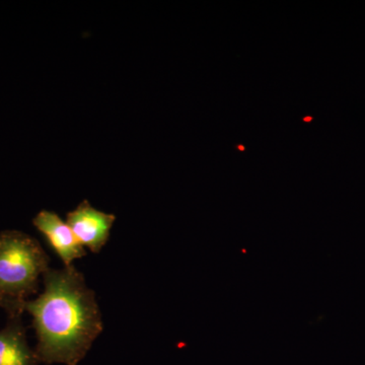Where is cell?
<instances>
[{
  "label": "cell",
  "mask_w": 365,
  "mask_h": 365,
  "mask_svg": "<svg viewBox=\"0 0 365 365\" xmlns=\"http://www.w3.org/2000/svg\"><path fill=\"white\" fill-rule=\"evenodd\" d=\"M116 216L103 212L83 200L67 215L66 222L71 227L79 244L93 253H98L108 242Z\"/></svg>",
  "instance_id": "3957f363"
},
{
  "label": "cell",
  "mask_w": 365,
  "mask_h": 365,
  "mask_svg": "<svg viewBox=\"0 0 365 365\" xmlns=\"http://www.w3.org/2000/svg\"><path fill=\"white\" fill-rule=\"evenodd\" d=\"M33 225L44 235L55 253L58 255L64 267L73 265L74 261L86 256L85 248L79 244L71 227L57 213L41 211L34 218Z\"/></svg>",
  "instance_id": "277c9868"
},
{
  "label": "cell",
  "mask_w": 365,
  "mask_h": 365,
  "mask_svg": "<svg viewBox=\"0 0 365 365\" xmlns=\"http://www.w3.org/2000/svg\"><path fill=\"white\" fill-rule=\"evenodd\" d=\"M49 258L37 240L19 230L0 232V309L21 318L29 297L37 292Z\"/></svg>",
  "instance_id": "7a4b0ae2"
},
{
  "label": "cell",
  "mask_w": 365,
  "mask_h": 365,
  "mask_svg": "<svg viewBox=\"0 0 365 365\" xmlns=\"http://www.w3.org/2000/svg\"><path fill=\"white\" fill-rule=\"evenodd\" d=\"M43 281L44 292L25 307L37 335L36 354L40 364L78 365L104 329L95 292L73 265L48 269Z\"/></svg>",
  "instance_id": "6da1fadb"
},
{
  "label": "cell",
  "mask_w": 365,
  "mask_h": 365,
  "mask_svg": "<svg viewBox=\"0 0 365 365\" xmlns=\"http://www.w3.org/2000/svg\"><path fill=\"white\" fill-rule=\"evenodd\" d=\"M35 349L26 341L21 318L9 319L6 328L0 330V365H38Z\"/></svg>",
  "instance_id": "5b68a950"
},
{
  "label": "cell",
  "mask_w": 365,
  "mask_h": 365,
  "mask_svg": "<svg viewBox=\"0 0 365 365\" xmlns=\"http://www.w3.org/2000/svg\"><path fill=\"white\" fill-rule=\"evenodd\" d=\"M239 148H240V150H245V148H242V146H239Z\"/></svg>",
  "instance_id": "52a82bcc"
},
{
  "label": "cell",
  "mask_w": 365,
  "mask_h": 365,
  "mask_svg": "<svg viewBox=\"0 0 365 365\" xmlns=\"http://www.w3.org/2000/svg\"><path fill=\"white\" fill-rule=\"evenodd\" d=\"M311 120H312L311 117L304 118V121H311Z\"/></svg>",
  "instance_id": "8992f818"
}]
</instances>
